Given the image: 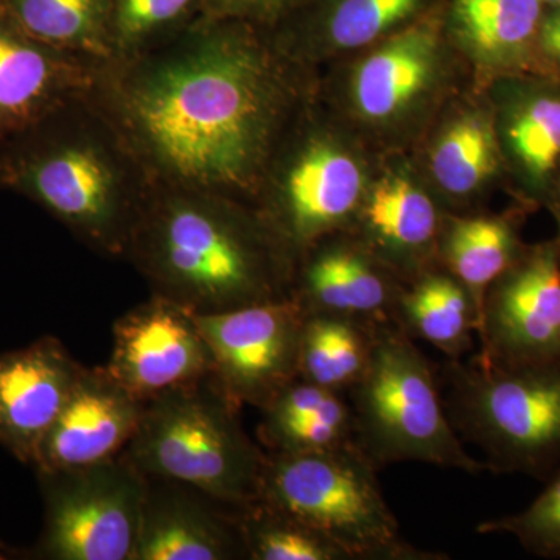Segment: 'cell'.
Returning <instances> with one entry per match:
<instances>
[{"mask_svg": "<svg viewBox=\"0 0 560 560\" xmlns=\"http://www.w3.org/2000/svg\"><path fill=\"white\" fill-rule=\"evenodd\" d=\"M318 72L270 32L200 16L160 47L103 62L92 101L156 186L254 206L280 140L316 95Z\"/></svg>", "mask_w": 560, "mask_h": 560, "instance_id": "obj_1", "label": "cell"}, {"mask_svg": "<svg viewBox=\"0 0 560 560\" xmlns=\"http://www.w3.org/2000/svg\"><path fill=\"white\" fill-rule=\"evenodd\" d=\"M127 259L195 315L293 296L294 261L249 202L154 184Z\"/></svg>", "mask_w": 560, "mask_h": 560, "instance_id": "obj_2", "label": "cell"}, {"mask_svg": "<svg viewBox=\"0 0 560 560\" xmlns=\"http://www.w3.org/2000/svg\"><path fill=\"white\" fill-rule=\"evenodd\" d=\"M0 187L97 253L125 257L154 183L90 92L0 147Z\"/></svg>", "mask_w": 560, "mask_h": 560, "instance_id": "obj_3", "label": "cell"}, {"mask_svg": "<svg viewBox=\"0 0 560 560\" xmlns=\"http://www.w3.org/2000/svg\"><path fill=\"white\" fill-rule=\"evenodd\" d=\"M238 412L210 375L145 401L124 455L147 478L180 482L242 510L260 499L267 452L249 440Z\"/></svg>", "mask_w": 560, "mask_h": 560, "instance_id": "obj_4", "label": "cell"}, {"mask_svg": "<svg viewBox=\"0 0 560 560\" xmlns=\"http://www.w3.org/2000/svg\"><path fill=\"white\" fill-rule=\"evenodd\" d=\"M346 396L357 444L378 470L411 460L470 475L488 470L453 429L438 366L396 319L375 324L370 363Z\"/></svg>", "mask_w": 560, "mask_h": 560, "instance_id": "obj_5", "label": "cell"}, {"mask_svg": "<svg viewBox=\"0 0 560 560\" xmlns=\"http://www.w3.org/2000/svg\"><path fill=\"white\" fill-rule=\"evenodd\" d=\"M370 186L360 143L315 95L280 140L254 208L296 267L305 250L352 226Z\"/></svg>", "mask_w": 560, "mask_h": 560, "instance_id": "obj_6", "label": "cell"}, {"mask_svg": "<svg viewBox=\"0 0 560 560\" xmlns=\"http://www.w3.org/2000/svg\"><path fill=\"white\" fill-rule=\"evenodd\" d=\"M438 371L453 429L488 470L540 481L560 470V361L499 366L471 357Z\"/></svg>", "mask_w": 560, "mask_h": 560, "instance_id": "obj_7", "label": "cell"}, {"mask_svg": "<svg viewBox=\"0 0 560 560\" xmlns=\"http://www.w3.org/2000/svg\"><path fill=\"white\" fill-rule=\"evenodd\" d=\"M260 501L329 537L350 560H447L401 534L378 469L359 447L267 453Z\"/></svg>", "mask_w": 560, "mask_h": 560, "instance_id": "obj_8", "label": "cell"}, {"mask_svg": "<svg viewBox=\"0 0 560 560\" xmlns=\"http://www.w3.org/2000/svg\"><path fill=\"white\" fill-rule=\"evenodd\" d=\"M453 47L441 9L359 51L316 88L319 102L341 124L377 142H400L423 124L447 94Z\"/></svg>", "mask_w": 560, "mask_h": 560, "instance_id": "obj_9", "label": "cell"}, {"mask_svg": "<svg viewBox=\"0 0 560 560\" xmlns=\"http://www.w3.org/2000/svg\"><path fill=\"white\" fill-rule=\"evenodd\" d=\"M44 528L36 558L136 560L147 477L121 453L80 469L38 471Z\"/></svg>", "mask_w": 560, "mask_h": 560, "instance_id": "obj_10", "label": "cell"}, {"mask_svg": "<svg viewBox=\"0 0 560 560\" xmlns=\"http://www.w3.org/2000/svg\"><path fill=\"white\" fill-rule=\"evenodd\" d=\"M307 313L296 298L195 315L212 355V377L238 407L264 408L300 377Z\"/></svg>", "mask_w": 560, "mask_h": 560, "instance_id": "obj_11", "label": "cell"}, {"mask_svg": "<svg viewBox=\"0 0 560 560\" xmlns=\"http://www.w3.org/2000/svg\"><path fill=\"white\" fill-rule=\"evenodd\" d=\"M477 359L499 366L560 361V246L525 245L482 301Z\"/></svg>", "mask_w": 560, "mask_h": 560, "instance_id": "obj_12", "label": "cell"}, {"mask_svg": "<svg viewBox=\"0 0 560 560\" xmlns=\"http://www.w3.org/2000/svg\"><path fill=\"white\" fill-rule=\"evenodd\" d=\"M113 342L106 370L142 401L212 375V355L195 313L160 294L116 320Z\"/></svg>", "mask_w": 560, "mask_h": 560, "instance_id": "obj_13", "label": "cell"}, {"mask_svg": "<svg viewBox=\"0 0 560 560\" xmlns=\"http://www.w3.org/2000/svg\"><path fill=\"white\" fill-rule=\"evenodd\" d=\"M404 283L349 228L302 254L294 267L293 296L307 315L382 323L396 319Z\"/></svg>", "mask_w": 560, "mask_h": 560, "instance_id": "obj_14", "label": "cell"}, {"mask_svg": "<svg viewBox=\"0 0 560 560\" xmlns=\"http://www.w3.org/2000/svg\"><path fill=\"white\" fill-rule=\"evenodd\" d=\"M102 65L33 38L0 7V147L90 94Z\"/></svg>", "mask_w": 560, "mask_h": 560, "instance_id": "obj_15", "label": "cell"}, {"mask_svg": "<svg viewBox=\"0 0 560 560\" xmlns=\"http://www.w3.org/2000/svg\"><path fill=\"white\" fill-rule=\"evenodd\" d=\"M490 103L504 167L526 205L548 206L560 171V79L503 77Z\"/></svg>", "mask_w": 560, "mask_h": 560, "instance_id": "obj_16", "label": "cell"}, {"mask_svg": "<svg viewBox=\"0 0 560 560\" xmlns=\"http://www.w3.org/2000/svg\"><path fill=\"white\" fill-rule=\"evenodd\" d=\"M143 408L145 401L124 388L106 366H83L33 467L70 470L116 458L138 431Z\"/></svg>", "mask_w": 560, "mask_h": 560, "instance_id": "obj_17", "label": "cell"}, {"mask_svg": "<svg viewBox=\"0 0 560 560\" xmlns=\"http://www.w3.org/2000/svg\"><path fill=\"white\" fill-rule=\"evenodd\" d=\"M83 364L58 338L43 337L0 353V445L33 467Z\"/></svg>", "mask_w": 560, "mask_h": 560, "instance_id": "obj_18", "label": "cell"}, {"mask_svg": "<svg viewBox=\"0 0 560 560\" xmlns=\"http://www.w3.org/2000/svg\"><path fill=\"white\" fill-rule=\"evenodd\" d=\"M444 0H308L275 32L283 54L316 70L345 60L441 9Z\"/></svg>", "mask_w": 560, "mask_h": 560, "instance_id": "obj_19", "label": "cell"}, {"mask_svg": "<svg viewBox=\"0 0 560 560\" xmlns=\"http://www.w3.org/2000/svg\"><path fill=\"white\" fill-rule=\"evenodd\" d=\"M238 511L180 482L147 478L136 560L248 559Z\"/></svg>", "mask_w": 560, "mask_h": 560, "instance_id": "obj_20", "label": "cell"}, {"mask_svg": "<svg viewBox=\"0 0 560 560\" xmlns=\"http://www.w3.org/2000/svg\"><path fill=\"white\" fill-rule=\"evenodd\" d=\"M445 212L411 173L389 171L371 180L350 230L405 282L438 265Z\"/></svg>", "mask_w": 560, "mask_h": 560, "instance_id": "obj_21", "label": "cell"}, {"mask_svg": "<svg viewBox=\"0 0 560 560\" xmlns=\"http://www.w3.org/2000/svg\"><path fill=\"white\" fill-rule=\"evenodd\" d=\"M540 0H444L442 28L453 49L497 79L533 73Z\"/></svg>", "mask_w": 560, "mask_h": 560, "instance_id": "obj_22", "label": "cell"}, {"mask_svg": "<svg viewBox=\"0 0 560 560\" xmlns=\"http://www.w3.org/2000/svg\"><path fill=\"white\" fill-rule=\"evenodd\" d=\"M492 103H460L441 120L427 151L438 200L456 208L489 189L503 168Z\"/></svg>", "mask_w": 560, "mask_h": 560, "instance_id": "obj_23", "label": "cell"}, {"mask_svg": "<svg viewBox=\"0 0 560 560\" xmlns=\"http://www.w3.org/2000/svg\"><path fill=\"white\" fill-rule=\"evenodd\" d=\"M521 217L448 215L442 224L438 264L466 287L478 312L497 279L501 278L521 256L525 243L521 241Z\"/></svg>", "mask_w": 560, "mask_h": 560, "instance_id": "obj_24", "label": "cell"}, {"mask_svg": "<svg viewBox=\"0 0 560 560\" xmlns=\"http://www.w3.org/2000/svg\"><path fill=\"white\" fill-rule=\"evenodd\" d=\"M396 320L415 340L430 342L447 360H463L478 331L469 291L440 264L404 283Z\"/></svg>", "mask_w": 560, "mask_h": 560, "instance_id": "obj_25", "label": "cell"}, {"mask_svg": "<svg viewBox=\"0 0 560 560\" xmlns=\"http://www.w3.org/2000/svg\"><path fill=\"white\" fill-rule=\"evenodd\" d=\"M11 20L55 49L106 62L110 0H0Z\"/></svg>", "mask_w": 560, "mask_h": 560, "instance_id": "obj_26", "label": "cell"}, {"mask_svg": "<svg viewBox=\"0 0 560 560\" xmlns=\"http://www.w3.org/2000/svg\"><path fill=\"white\" fill-rule=\"evenodd\" d=\"M377 323L331 315H307L302 330L300 377L348 393L370 363Z\"/></svg>", "mask_w": 560, "mask_h": 560, "instance_id": "obj_27", "label": "cell"}, {"mask_svg": "<svg viewBox=\"0 0 560 560\" xmlns=\"http://www.w3.org/2000/svg\"><path fill=\"white\" fill-rule=\"evenodd\" d=\"M202 0H110L113 60H127L160 47L201 16Z\"/></svg>", "mask_w": 560, "mask_h": 560, "instance_id": "obj_28", "label": "cell"}, {"mask_svg": "<svg viewBox=\"0 0 560 560\" xmlns=\"http://www.w3.org/2000/svg\"><path fill=\"white\" fill-rule=\"evenodd\" d=\"M250 560H350L329 537L257 500L238 511Z\"/></svg>", "mask_w": 560, "mask_h": 560, "instance_id": "obj_29", "label": "cell"}, {"mask_svg": "<svg viewBox=\"0 0 560 560\" xmlns=\"http://www.w3.org/2000/svg\"><path fill=\"white\" fill-rule=\"evenodd\" d=\"M539 497L517 514L486 521L478 534H506L523 550L541 559H560V470L548 478Z\"/></svg>", "mask_w": 560, "mask_h": 560, "instance_id": "obj_30", "label": "cell"}, {"mask_svg": "<svg viewBox=\"0 0 560 560\" xmlns=\"http://www.w3.org/2000/svg\"><path fill=\"white\" fill-rule=\"evenodd\" d=\"M308 0H202L201 16L246 22L275 32Z\"/></svg>", "mask_w": 560, "mask_h": 560, "instance_id": "obj_31", "label": "cell"}, {"mask_svg": "<svg viewBox=\"0 0 560 560\" xmlns=\"http://www.w3.org/2000/svg\"><path fill=\"white\" fill-rule=\"evenodd\" d=\"M560 79V3L545 7L534 44V70Z\"/></svg>", "mask_w": 560, "mask_h": 560, "instance_id": "obj_32", "label": "cell"}, {"mask_svg": "<svg viewBox=\"0 0 560 560\" xmlns=\"http://www.w3.org/2000/svg\"><path fill=\"white\" fill-rule=\"evenodd\" d=\"M548 206H550L552 213H555L556 221H558L559 231L556 241H558L560 246V171L558 176H556L555 186H552L551 198L550 202H548Z\"/></svg>", "mask_w": 560, "mask_h": 560, "instance_id": "obj_33", "label": "cell"}, {"mask_svg": "<svg viewBox=\"0 0 560 560\" xmlns=\"http://www.w3.org/2000/svg\"><path fill=\"white\" fill-rule=\"evenodd\" d=\"M14 555H16V551H14L13 548L0 541V560L14 558Z\"/></svg>", "mask_w": 560, "mask_h": 560, "instance_id": "obj_34", "label": "cell"}, {"mask_svg": "<svg viewBox=\"0 0 560 560\" xmlns=\"http://www.w3.org/2000/svg\"><path fill=\"white\" fill-rule=\"evenodd\" d=\"M545 7L559 5L560 0H540Z\"/></svg>", "mask_w": 560, "mask_h": 560, "instance_id": "obj_35", "label": "cell"}]
</instances>
